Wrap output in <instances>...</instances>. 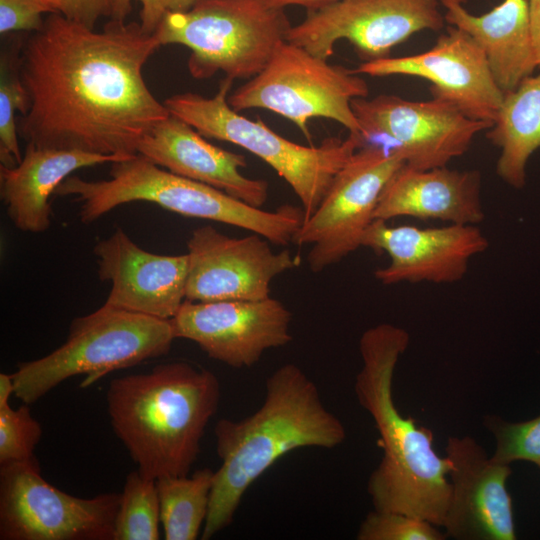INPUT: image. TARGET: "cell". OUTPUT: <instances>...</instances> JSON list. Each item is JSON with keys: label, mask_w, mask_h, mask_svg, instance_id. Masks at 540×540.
<instances>
[{"label": "cell", "mask_w": 540, "mask_h": 540, "mask_svg": "<svg viewBox=\"0 0 540 540\" xmlns=\"http://www.w3.org/2000/svg\"><path fill=\"white\" fill-rule=\"evenodd\" d=\"M160 47L137 22L101 31L49 13L21 40L20 74L30 108L19 136L39 148L128 158L170 115L148 88L143 67Z\"/></svg>", "instance_id": "cell-1"}, {"label": "cell", "mask_w": 540, "mask_h": 540, "mask_svg": "<svg viewBox=\"0 0 540 540\" xmlns=\"http://www.w3.org/2000/svg\"><path fill=\"white\" fill-rule=\"evenodd\" d=\"M410 343L402 327L381 323L360 337L358 403L380 436L383 455L367 482L374 509L407 514L442 527L449 504L451 462L434 449L433 433L401 414L393 398L396 365Z\"/></svg>", "instance_id": "cell-2"}, {"label": "cell", "mask_w": 540, "mask_h": 540, "mask_svg": "<svg viewBox=\"0 0 540 540\" xmlns=\"http://www.w3.org/2000/svg\"><path fill=\"white\" fill-rule=\"evenodd\" d=\"M214 433L221 464L214 472L203 540L232 523L248 488L279 458L300 448L333 449L346 439L343 423L327 409L315 382L293 363L268 376L263 403L253 414L223 418Z\"/></svg>", "instance_id": "cell-3"}, {"label": "cell", "mask_w": 540, "mask_h": 540, "mask_svg": "<svg viewBox=\"0 0 540 540\" xmlns=\"http://www.w3.org/2000/svg\"><path fill=\"white\" fill-rule=\"evenodd\" d=\"M220 397L214 373L183 361L115 378L106 391L115 434L153 479L189 474Z\"/></svg>", "instance_id": "cell-4"}, {"label": "cell", "mask_w": 540, "mask_h": 540, "mask_svg": "<svg viewBox=\"0 0 540 540\" xmlns=\"http://www.w3.org/2000/svg\"><path fill=\"white\" fill-rule=\"evenodd\" d=\"M55 195L79 204L82 223L90 224L114 208L135 201L154 203L174 213L232 225L287 246L303 222V210L282 206L265 211L217 188L176 175L136 154L110 163L109 179L67 177Z\"/></svg>", "instance_id": "cell-5"}, {"label": "cell", "mask_w": 540, "mask_h": 540, "mask_svg": "<svg viewBox=\"0 0 540 540\" xmlns=\"http://www.w3.org/2000/svg\"><path fill=\"white\" fill-rule=\"evenodd\" d=\"M233 79L226 77L213 97L186 92L164 101L170 114L207 138L226 141L256 155L283 178L302 204L303 221L318 208L338 171L363 146L364 138L349 133L329 137L319 146H304L277 134L265 123L240 115L228 103Z\"/></svg>", "instance_id": "cell-6"}, {"label": "cell", "mask_w": 540, "mask_h": 540, "mask_svg": "<svg viewBox=\"0 0 540 540\" xmlns=\"http://www.w3.org/2000/svg\"><path fill=\"white\" fill-rule=\"evenodd\" d=\"M175 339L170 320L103 304L75 318L60 347L19 364L11 374L14 395L32 404L64 380L83 374L85 388L112 371L166 355Z\"/></svg>", "instance_id": "cell-7"}, {"label": "cell", "mask_w": 540, "mask_h": 540, "mask_svg": "<svg viewBox=\"0 0 540 540\" xmlns=\"http://www.w3.org/2000/svg\"><path fill=\"white\" fill-rule=\"evenodd\" d=\"M291 25L284 8L263 0H197L187 11L167 14L153 34L160 46L182 45L188 71L208 79H251L285 41Z\"/></svg>", "instance_id": "cell-8"}, {"label": "cell", "mask_w": 540, "mask_h": 540, "mask_svg": "<svg viewBox=\"0 0 540 540\" xmlns=\"http://www.w3.org/2000/svg\"><path fill=\"white\" fill-rule=\"evenodd\" d=\"M368 93L367 82L353 69L329 64L284 41L259 74L229 95L228 103L237 112L273 111L292 121L308 140L312 138L308 123L313 118L334 120L363 137L351 101Z\"/></svg>", "instance_id": "cell-9"}, {"label": "cell", "mask_w": 540, "mask_h": 540, "mask_svg": "<svg viewBox=\"0 0 540 540\" xmlns=\"http://www.w3.org/2000/svg\"><path fill=\"white\" fill-rule=\"evenodd\" d=\"M120 499L65 493L41 476L38 461L0 465V539L114 540Z\"/></svg>", "instance_id": "cell-10"}, {"label": "cell", "mask_w": 540, "mask_h": 540, "mask_svg": "<svg viewBox=\"0 0 540 540\" xmlns=\"http://www.w3.org/2000/svg\"><path fill=\"white\" fill-rule=\"evenodd\" d=\"M405 164L397 148L361 146L338 171L315 212L302 222L293 242L310 245L307 263L319 273L362 247L381 193Z\"/></svg>", "instance_id": "cell-11"}, {"label": "cell", "mask_w": 540, "mask_h": 540, "mask_svg": "<svg viewBox=\"0 0 540 540\" xmlns=\"http://www.w3.org/2000/svg\"><path fill=\"white\" fill-rule=\"evenodd\" d=\"M439 5L440 0H338L307 10L285 41L327 60L336 42L346 39L362 62L383 59L413 34L443 28Z\"/></svg>", "instance_id": "cell-12"}, {"label": "cell", "mask_w": 540, "mask_h": 540, "mask_svg": "<svg viewBox=\"0 0 540 540\" xmlns=\"http://www.w3.org/2000/svg\"><path fill=\"white\" fill-rule=\"evenodd\" d=\"M351 107L365 140L375 135L392 140L405 164L420 170L447 166L469 149L478 133L492 126L470 119L436 98L412 101L381 94L372 99L355 98Z\"/></svg>", "instance_id": "cell-13"}, {"label": "cell", "mask_w": 540, "mask_h": 540, "mask_svg": "<svg viewBox=\"0 0 540 540\" xmlns=\"http://www.w3.org/2000/svg\"><path fill=\"white\" fill-rule=\"evenodd\" d=\"M253 233L231 237L211 225L194 229L187 241L189 301L260 300L270 297L273 279L300 265L288 249L275 252Z\"/></svg>", "instance_id": "cell-14"}, {"label": "cell", "mask_w": 540, "mask_h": 540, "mask_svg": "<svg viewBox=\"0 0 540 540\" xmlns=\"http://www.w3.org/2000/svg\"><path fill=\"white\" fill-rule=\"evenodd\" d=\"M292 314L271 296L260 300H185L170 319L174 337L196 343L232 368L255 365L269 349L292 340Z\"/></svg>", "instance_id": "cell-15"}, {"label": "cell", "mask_w": 540, "mask_h": 540, "mask_svg": "<svg viewBox=\"0 0 540 540\" xmlns=\"http://www.w3.org/2000/svg\"><path fill=\"white\" fill-rule=\"evenodd\" d=\"M353 70L372 77L424 78L431 83L432 98L452 104L470 119L491 124L504 97L482 49L453 26H448L425 52L361 62Z\"/></svg>", "instance_id": "cell-16"}, {"label": "cell", "mask_w": 540, "mask_h": 540, "mask_svg": "<svg viewBox=\"0 0 540 540\" xmlns=\"http://www.w3.org/2000/svg\"><path fill=\"white\" fill-rule=\"evenodd\" d=\"M362 247L388 255L389 264L374 272L383 285L448 284L465 276L470 260L486 251L489 241L477 225L421 228L390 226L374 219L363 235Z\"/></svg>", "instance_id": "cell-17"}, {"label": "cell", "mask_w": 540, "mask_h": 540, "mask_svg": "<svg viewBox=\"0 0 540 540\" xmlns=\"http://www.w3.org/2000/svg\"><path fill=\"white\" fill-rule=\"evenodd\" d=\"M451 493L443 528L457 540H515L510 464L497 462L470 436H450Z\"/></svg>", "instance_id": "cell-18"}, {"label": "cell", "mask_w": 540, "mask_h": 540, "mask_svg": "<svg viewBox=\"0 0 540 540\" xmlns=\"http://www.w3.org/2000/svg\"><path fill=\"white\" fill-rule=\"evenodd\" d=\"M93 254L111 289L104 304L170 320L186 300L188 256L142 249L121 228L98 241Z\"/></svg>", "instance_id": "cell-19"}, {"label": "cell", "mask_w": 540, "mask_h": 540, "mask_svg": "<svg viewBox=\"0 0 540 540\" xmlns=\"http://www.w3.org/2000/svg\"><path fill=\"white\" fill-rule=\"evenodd\" d=\"M138 154L185 178L217 188L254 207L268 198V182L244 176V155L208 142L194 127L170 114L140 141Z\"/></svg>", "instance_id": "cell-20"}, {"label": "cell", "mask_w": 540, "mask_h": 540, "mask_svg": "<svg viewBox=\"0 0 540 540\" xmlns=\"http://www.w3.org/2000/svg\"><path fill=\"white\" fill-rule=\"evenodd\" d=\"M396 217L481 223L485 212L480 171L447 166L420 170L404 164L384 187L374 214V219L384 221Z\"/></svg>", "instance_id": "cell-21"}, {"label": "cell", "mask_w": 540, "mask_h": 540, "mask_svg": "<svg viewBox=\"0 0 540 540\" xmlns=\"http://www.w3.org/2000/svg\"><path fill=\"white\" fill-rule=\"evenodd\" d=\"M121 159L79 150L39 148L27 143L15 167L0 165V198L13 225L22 232L42 233L51 225L50 198L74 171Z\"/></svg>", "instance_id": "cell-22"}, {"label": "cell", "mask_w": 540, "mask_h": 540, "mask_svg": "<svg viewBox=\"0 0 540 540\" xmlns=\"http://www.w3.org/2000/svg\"><path fill=\"white\" fill-rule=\"evenodd\" d=\"M449 26L467 33L482 49L503 93L513 91L538 68L527 0H503L482 15L470 13L464 0H440Z\"/></svg>", "instance_id": "cell-23"}, {"label": "cell", "mask_w": 540, "mask_h": 540, "mask_svg": "<svg viewBox=\"0 0 540 540\" xmlns=\"http://www.w3.org/2000/svg\"><path fill=\"white\" fill-rule=\"evenodd\" d=\"M486 137L500 149L497 175L509 186L523 188L529 158L540 147V73L504 93Z\"/></svg>", "instance_id": "cell-24"}, {"label": "cell", "mask_w": 540, "mask_h": 540, "mask_svg": "<svg viewBox=\"0 0 540 540\" xmlns=\"http://www.w3.org/2000/svg\"><path fill=\"white\" fill-rule=\"evenodd\" d=\"M214 472L203 468L195 471L191 477L165 476L156 479L160 522L166 540L198 538L209 510Z\"/></svg>", "instance_id": "cell-25"}, {"label": "cell", "mask_w": 540, "mask_h": 540, "mask_svg": "<svg viewBox=\"0 0 540 540\" xmlns=\"http://www.w3.org/2000/svg\"><path fill=\"white\" fill-rule=\"evenodd\" d=\"M21 40L6 45L0 58V161L1 166L15 167L23 155L18 141L15 113L22 116L30 108V99L20 74Z\"/></svg>", "instance_id": "cell-26"}, {"label": "cell", "mask_w": 540, "mask_h": 540, "mask_svg": "<svg viewBox=\"0 0 540 540\" xmlns=\"http://www.w3.org/2000/svg\"><path fill=\"white\" fill-rule=\"evenodd\" d=\"M160 503L156 479L130 472L121 493L114 540H158Z\"/></svg>", "instance_id": "cell-27"}, {"label": "cell", "mask_w": 540, "mask_h": 540, "mask_svg": "<svg viewBox=\"0 0 540 540\" xmlns=\"http://www.w3.org/2000/svg\"><path fill=\"white\" fill-rule=\"evenodd\" d=\"M483 424L495 439L493 460L505 464L529 461L540 468V415L522 422L486 415Z\"/></svg>", "instance_id": "cell-28"}, {"label": "cell", "mask_w": 540, "mask_h": 540, "mask_svg": "<svg viewBox=\"0 0 540 540\" xmlns=\"http://www.w3.org/2000/svg\"><path fill=\"white\" fill-rule=\"evenodd\" d=\"M25 404L14 409L9 403L0 406V465L37 462L34 450L42 428Z\"/></svg>", "instance_id": "cell-29"}, {"label": "cell", "mask_w": 540, "mask_h": 540, "mask_svg": "<svg viewBox=\"0 0 540 540\" xmlns=\"http://www.w3.org/2000/svg\"><path fill=\"white\" fill-rule=\"evenodd\" d=\"M438 526L407 514L374 509L361 522L358 540H444Z\"/></svg>", "instance_id": "cell-30"}, {"label": "cell", "mask_w": 540, "mask_h": 540, "mask_svg": "<svg viewBox=\"0 0 540 540\" xmlns=\"http://www.w3.org/2000/svg\"><path fill=\"white\" fill-rule=\"evenodd\" d=\"M55 12L43 0H0V33L39 31L45 22L42 15Z\"/></svg>", "instance_id": "cell-31"}, {"label": "cell", "mask_w": 540, "mask_h": 540, "mask_svg": "<svg viewBox=\"0 0 540 540\" xmlns=\"http://www.w3.org/2000/svg\"><path fill=\"white\" fill-rule=\"evenodd\" d=\"M133 0H113L111 20L125 22ZM141 3L140 28L143 33L153 35L169 13L190 9L197 0H137Z\"/></svg>", "instance_id": "cell-32"}, {"label": "cell", "mask_w": 540, "mask_h": 540, "mask_svg": "<svg viewBox=\"0 0 540 540\" xmlns=\"http://www.w3.org/2000/svg\"><path fill=\"white\" fill-rule=\"evenodd\" d=\"M113 0H59V13L74 22L95 29L102 17H110Z\"/></svg>", "instance_id": "cell-33"}, {"label": "cell", "mask_w": 540, "mask_h": 540, "mask_svg": "<svg viewBox=\"0 0 540 540\" xmlns=\"http://www.w3.org/2000/svg\"><path fill=\"white\" fill-rule=\"evenodd\" d=\"M533 47L537 66L540 68V0H527Z\"/></svg>", "instance_id": "cell-34"}, {"label": "cell", "mask_w": 540, "mask_h": 540, "mask_svg": "<svg viewBox=\"0 0 540 540\" xmlns=\"http://www.w3.org/2000/svg\"><path fill=\"white\" fill-rule=\"evenodd\" d=\"M263 1L270 6L278 7V8H285L286 6H290V5H298V6L305 7L307 10H313V9L324 7L338 0H263Z\"/></svg>", "instance_id": "cell-35"}, {"label": "cell", "mask_w": 540, "mask_h": 540, "mask_svg": "<svg viewBox=\"0 0 540 540\" xmlns=\"http://www.w3.org/2000/svg\"><path fill=\"white\" fill-rule=\"evenodd\" d=\"M15 394V385L11 374H0V406L8 404L10 397Z\"/></svg>", "instance_id": "cell-36"}, {"label": "cell", "mask_w": 540, "mask_h": 540, "mask_svg": "<svg viewBox=\"0 0 540 540\" xmlns=\"http://www.w3.org/2000/svg\"><path fill=\"white\" fill-rule=\"evenodd\" d=\"M59 13V0H43Z\"/></svg>", "instance_id": "cell-37"}]
</instances>
